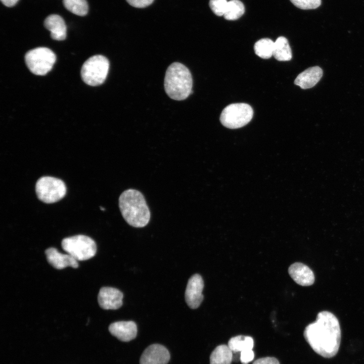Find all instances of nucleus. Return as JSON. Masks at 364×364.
Wrapping results in <instances>:
<instances>
[{"label": "nucleus", "instance_id": "nucleus-24", "mask_svg": "<svg viewBox=\"0 0 364 364\" xmlns=\"http://www.w3.org/2000/svg\"><path fill=\"white\" fill-rule=\"evenodd\" d=\"M296 7L302 10L314 9L321 4V0H290Z\"/></svg>", "mask_w": 364, "mask_h": 364}, {"label": "nucleus", "instance_id": "nucleus-7", "mask_svg": "<svg viewBox=\"0 0 364 364\" xmlns=\"http://www.w3.org/2000/svg\"><path fill=\"white\" fill-rule=\"evenodd\" d=\"M253 115V110L249 105L246 103L232 104L222 110L220 121L224 126L236 129L248 124Z\"/></svg>", "mask_w": 364, "mask_h": 364}, {"label": "nucleus", "instance_id": "nucleus-6", "mask_svg": "<svg viewBox=\"0 0 364 364\" xmlns=\"http://www.w3.org/2000/svg\"><path fill=\"white\" fill-rule=\"evenodd\" d=\"M56 60L55 53L45 47L33 49L25 55V62L28 68L37 75L47 74L52 69Z\"/></svg>", "mask_w": 364, "mask_h": 364}, {"label": "nucleus", "instance_id": "nucleus-27", "mask_svg": "<svg viewBox=\"0 0 364 364\" xmlns=\"http://www.w3.org/2000/svg\"><path fill=\"white\" fill-rule=\"evenodd\" d=\"M253 364H280V363L275 357H266L256 360Z\"/></svg>", "mask_w": 364, "mask_h": 364}, {"label": "nucleus", "instance_id": "nucleus-18", "mask_svg": "<svg viewBox=\"0 0 364 364\" xmlns=\"http://www.w3.org/2000/svg\"><path fill=\"white\" fill-rule=\"evenodd\" d=\"M233 358V352L228 345L217 346L210 356V364H231Z\"/></svg>", "mask_w": 364, "mask_h": 364}, {"label": "nucleus", "instance_id": "nucleus-8", "mask_svg": "<svg viewBox=\"0 0 364 364\" xmlns=\"http://www.w3.org/2000/svg\"><path fill=\"white\" fill-rule=\"evenodd\" d=\"M66 187L64 181L52 176L39 178L35 185L38 198L42 202L50 204L59 201L66 195Z\"/></svg>", "mask_w": 364, "mask_h": 364}, {"label": "nucleus", "instance_id": "nucleus-23", "mask_svg": "<svg viewBox=\"0 0 364 364\" xmlns=\"http://www.w3.org/2000/svg\"><path fill=\"white\" fill-rule=\"evenodd\" d=\"M228 2L226 0H210L209 6L213 12L217 16H223L226 11Z\"/></svg>", "mask_w": 364, "mask_h": 364}, {"label": "nucleus", "instance_id": "nucleus-22", "mask_svg": "<svg viewBox=\"0 0 364 364\" xmlns=\"http://www.w3.org/2000/svg\"><path fill=\"white\" fill-rule=\"evenodd\" d=\"M64 7L75 15L83 16L88 12V4L86 0H63Z\"/></svg>", "mask_w": 364, "mask_h": 364}, {"label": "nucleus", "instance_id": "nucleus-25", "mask_svg": "<svg viewBox=\"0 0 364 364\" xmlns=\"http://www.w3.org/2000/svg\"><path fill=\"white\" fill-rule=\"evenodd\" d=\"M254 357V353L252 349H246L240 352V360L243 364L248 363Z\"/></svg>", "mask_w": 364, "mask_h": 364}, {"label": "nucleus", "instance_id": "nucleus-21", "mask_svg": "<svg viewBox=\"0 0 364 364\" xmlns=\"http://www.w3.org/2000/svg\"><path fill=\"white\" fill-rule=\"evenodd\" d=\"M244 12V6L240 1L231 0L228 3L223 16L226 20H235L240 18Z\"/></svg>", "mask_w": 364, "mask_h": 364}, {"label": "nucleus", "instance_id": "nucleus-9", "mask_svg": "<svg viewBox=\"0 0 364 364\" xmlns=\"http://www.w3.org/2000/svg\"><path fill=\"white\" fill-rule=\"evenodd\" d=\"M203 288L204 282L200 275L195 274L189 279L185 291V300L190 308L196 309L199 307L203 300Z\"/></svg>", "mask_w": 364, "mask_h": 364}, {"label": "nucleus", "instance_id": "nucleus-19", "mask_svg": "<svg viewBox=\"0 0 364 364\" xmlns=\"http://www.w3.org/2000/svg\"><path fill=\"white\" fill-rule=\"evenodd\" d=\"M228 345L233 353L241 352L246 349H252L254 341L251 337L239 335L231 338Z\"/></svg>", "mask_w": 364, "mask_h": 364}, {"label": "nucleus", "instance_id": "nucleus-16", "mask_svg": "<svg viewBox=\"0 0 364 364\" xmlns=\"http://www.w3.org/2000/svg\"><path fill=\"white\" fill-rule=\"evenodd\" d=\"M323 76V70L318 66L308 68L300 73L296 78L294 83L302 89L314 86Z\"/></svg>", "mask_w": 364, "mask_h": 364}, {"label": "nucleus", "instance_id": "nucleus-10", "mask_svg": "<svg viewBox=\"0 0 364 364\" xmlns=\"http://www.w3.org/2000/svg\"><path fill=\"white\" fill-rule=\"evenodd\" d=\"M123 293L118 289L109 287L100 289L98 301L100 306L106 310L117 309L122 305Z\"/></svg>", "mask_w": 364, "mask_h": 364}, {"label": "nucleus", "instance_id": "nucleus-15", "mask_svg": "<svg viewBox=\"0 0 364 364\" xmlns=\"http://www.w3.org/2000/svg\"><path fill=\"white\" fill-rule=\"evenodd\" d=\"M44 25L51 32V36L53 39L63 40L66 38L67 27L60 16L56 14L49 15L45 19Z\"/></svg>", "mask_w": 364, "mask_h": 364}, {"label": "nucleus", "instance_id": "nucleus-12", "mask_svg": "<svg viewBox=\"0 0 364 364\" xmlns=\"http://www.w3.org/2000/svg\"><path fill=\"white\" fill-rule=\"evenodd\" d=\"M110 333L119 340L128 342L134 339L137 334V326L133 321H119L109 327Z\"/></svg>", "mask_w": 364, "mask_h": 364}, {"label": "nucleus", "instance_id": "nucleus-2", "mask_svg": "<svg viewBox=\"0 0 364 364\" xmlns=\"http://www.w3.org/2000/svg\"><path fill=\"white\" fill-rule=\"evenodd\" d=\"M119 207L122 217L130 225L143 228L149 223L150 209L139 191L130 189L123 192L119 198Z\"/></svg>", "mask_w": 364, "mask_h": 364}, {"label": "nucleus", "instance_id": "nucleus-20", "mask_svg": "<svg viewBox=\"0 0 364 364\" xmlns=\"http://www.w3.org/2000/svg\"><path fill=\"white\" fill-rule=\"evenodd\" d=\"M274 43V41L268 38L259 39L254 44L255 53L262 59L270 58L273 56Z\"/></svg>", "mask_w": 364, "mask_h": 364}, {"label": "nucleus", "instance_id": "nucleus-17", "mask_svg": "<svg viewBox=\"0 0 364 364\" xmlns=\"http://www.w3.org/2000/svg\"><path fill=\"white\" fill-rule=\"evenodd\" d=\"M273 56L280 61H289L292 59L291 48L287 39L284 36H280L275 41Z\"/></svg>", "mask_w": 364, "mask_h": 364}, {"label": "nucleus", "instance_id": "nucleus-4", "mask_svg": "<svg viewBox=\"0 0 364 364\" xmlns=\"http://www.w3.org/2000/svg\"><path fill=\"white\" fill-rule=\"evenodd\" d=\"M109 69L108 59L102 55H95L83 63L81 69V78L89 85H99L105 81Z\"/></svg>", "mask_w": 364, "mask_h": 364}, {"label": "nucleus", "instance_id": "nucleus-14", "mask_svg": "<svg viewBox=\"0 0 364 364\" xmlns=\"http://www.w3.org/2000/svg\"><path fill=\"white\" fill-rule=\"evenodd\" d=\"M47 259L48 262L54 267L58 269H62L67 266L77 268V260L69 254H62L57 249L51 247L45 251Z\"/></svg>", "mask_w": 364, "mask_h": 364}, {"label": "nucleus", "instance_id": "nucleus-28", "mask_svg": "<svg viewBox=\"0 0 364 364\" xmlns=\"http://www.w3.org/2000/svg\"><path fill=\"white\" fill-rule=\"evenodd\" d=\"M6 7H11L15 6L19 0H1Z\"/></svg>", "mask_w": 364, "mask_h": 364}, {"label": "nucleus", "instance_id": "nucleus-29", "mask_svg": "<svg viewBox=\"0 0 364 364\" xmlns=\"http://www.w3.org/2000/svg\"><path fill=\"white\" fill-rule=\"evenodd\" d=\"M100 209L102 211H104L105 210V209L104 208H103L102 207H100Z\"/></svg>", "mask_w": 364, "mask_h": 364}, {"label": "nucleus", "instance_id": "nucleus-3", "mask_svg": "<svg viewBox=\"0 0 364 364\" xmlns=\"http://www.w3.org/2000/svg\"><path fill=\"white\" fill-rule=\"evenodd\" d=\"M193 79L190 70L179 62L172 63L167 68L164 78V88L172 99L181 101L192 93Z\"/></svg>", "mask_w": 364, "mask_h": 364}, {"label": "nucleus", "instance_id": "nucleus-13", "mask_svg": "<svg viewBox=\"0 0 364 364\" xmlns=\"http://www.w3.org/2000/svg\"><path fill=\"white\" fill-rule=\"evenodd\" d=\"M288 272L292 279L301 286H309L314 282L315 277L312 270L302 263L295 262L291 264Z\"/></svg>", "mask_w": 364, "mask_h": 364}, {"label": "nucleus", "instance_id": "nucleus-11", "mask_svg": "<svg viewBox=\"0 0 364 364\" xmlns=\"http://www.w3.org/2000/svg\"><path fill=\"white\" fill-rule=\"evenodd\" d=\"M170 358V353L165 347L154 344L144 351L140 358V364H167Z\"/></svg>", "mask_w": 364, "mask_h": 364}, {"label": "nucleus", "instance_id": "nucleus-5", "mask_svg": "<svg viewBox=\"0 0 364 364\" xmlns=\"http://www.w3.org/2000/svg\"><path fill=\"white\" fill-rule=\"evenodd\" d=\"M62 248L77 261L89 259L95 256L97 245L91 238L82 235L64 238L61 243Z\"/></svg>", "mask_w": 364, "mask_h": 364}, {"label": "nucleus", "instance_id": "nucleus-26", "mask_svg": "<svg viewBox=\"0 0 364 364\" xmlns=\"http://www.w3.org/2000/svg\"><path fill=\"white\" fill-rule=\"evenodd\" d=\"M131 6L136 8H144L150 5L154 0H126Z\"/></svg>", "mask_w": 364, "mask_h": 364}, {"label": "nucleus", "instance_id": "nucleus-1", "mask_svg": "<svg viewBox=\"0 0 364 364\" xmlns=\"http://www.w3.org/2000/svg\"><path fill=\"white\" fill-rule=\"evenodd\" d=\"M303 335L312 349L324 357H332L338 351L340 325L336 316L330 311L318 312L316 321L306 327Z\"/></svg>", "mask_w": 364, "mask_h": 364}]
</instances>
